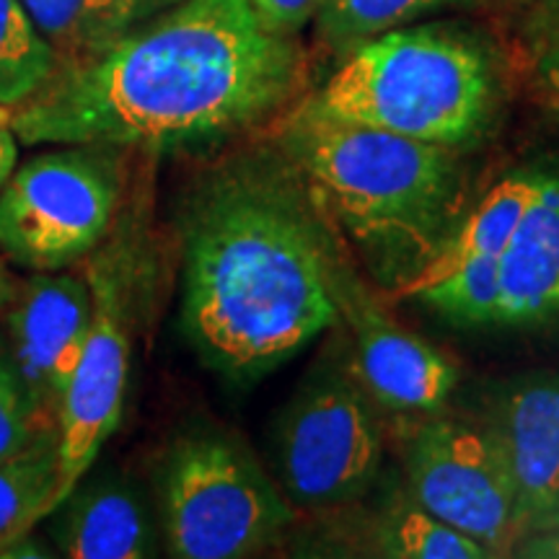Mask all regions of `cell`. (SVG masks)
<instances>
[{"mask_svg":"<svg viewBox=\"0 0 559 559\" xmlns=\"http://www.w3.org/2000/svg\"><path fill=\"white\" fill-rule=\"evenodd\" d=\"M539 179L542 164H534L510 171L508 177L495 181L485 192V198L461 218L459 228L453 230V236L445 241L436 260L419 275L412 277L409 283H404L402 288L391 290L389 296L407 300L412 293L443 283L456 272L474 267V264H498L515 226H519L523 213L534 200Z\"/></svg>","mask_w":559,"mask_h":559,"instance_id":"cell-15","label":"cell"},{"mask_svg":"<svg viewBox=\"0 0 559 559\" xmlns=\"http://www.w3.org/2000/svg\"><path fill=\"white\" fill-rule=\"evenodd\" d=\"M19 160V138L13 130V109L0 104V190L16 169Z\"/></svg>","mask_w":559,"mask_h":559,"instance_id":"cell-23","label":"cell"},{"mask_svg":"<svg viewBox=\"0 0 559 559\" xmlns=\"http://www.w3.org/2000/svg\"><path fill=\"white\" fill-rule=\"evenodd\" d=\"M330 285L337 321L345 324L353 342L347 353L349 368L370 400L404 417L443 409L459 386L456 360L391 317L379 296L358 277L337 230L330 249Z\"/></svg>","mask_w":559,"mask_h":559,"instance_id":"cell-9","label":"cell"},{"mask_svg":"<svg viewBox=\"0 0 559 559\" xmlns=\"http://www.w3.org/2000/svg\"><path fill=\"white\" fill-rule=\"evenodd\" d=\"M536 73H539L544 99L559 115V37L544 50Z\"/></svg>","mask_w":559,"mask_h":559,"instance_id":"cell-24","label":"cell"},{"mask_svg":"<svg viewBox=\"0 0 559 559\" xmlns=\"http://www.w3.org/2000/svg\"><path fill=\"white\" fill-rule=\"evenodd\" d=\"M120 202V171L99 145L47 151L0 190V249L21 267L58 272L96 249Z\"/></svg>","mask_w":559,"mask_h":559,"instance_id":"cell-7","label":"cell"},{"mask_svg":"<svg viewBox=\"0 0 559 559\" xmlns=\"http://www.w3.org/2000/svg\"><path fill=\"white\" fill-rule=\"evenodd\" d=\"M55 513V536L66 557L143 559L156 547L143 500L124 481H79Z\"/></svg>","mask_w":559,"mask_h":559,"instance_id":"cell-14","label":"cell"},{"mask_svg":"<svg viewBox=\"0 0 559 559\" xmlns=\"http://www.w3.org/2000/svg\"><path fill=\"white\" fill-rule=\"evenodd\" d=\"M160 521L171 557L241 559L280 542L296 513L239 440L194 432L166 456Z\"/></svg>","mask_w":559,"mask_h":559,"instance_id":"cell-5","label":"cell"},{"mask_svg":"<svg viewBox=\"0 0 559 559\" xmlns=\"http://www.w3.org/2000/svg\"><path fill=\"white\" fill-rule=\"evenodd\" d=\"M45 445H55V438H47L34 425L16 370L0 360V464L29 456Z\"/></svg>","mask_w":559,"mask_h":559,"instance_id":"cell-21","label":"cell"},{"mask_svg":"<svg viewBox=\"0 0 559 559\" xmlns=\"http://www.w3.org/2000/svg\"><path fill=\"white\" fill-rule=\"evenodd\" d=\"M513 555L521 557H544V559H559V526L549 531H539L531 534L515 547Z\"/></svg>","mask_w":559,"mask_h":559,"instance_id":"cell-25","label":"cell"},{"mask_svg":"<svg viewBox=\"0 0 559 559\" xmlns=\"http://www.w3.org/2000/svg\"><path fill=\"white\" fill-rule=\"evenodd\" d=\"M306 86L296 37L249 0H177L13 109L24 145L181 148L275 120Z\"/></svg>","mask_w":559,"mask_h":559,"instance_id":"cell-1","label":"cell"},{"mask_svg":"<svg viewBox=\"0 0 559 559\" xmlns=\"http://www.w3.org/2000/svg\"><path fill=\"white\" fill-rule=\"evenodd\" d=\"M559 321V164H542L534 200L495 264L485 330H542Z\"/></svg>","mask_w":559,"mask_h":559,"instance_id":"cell-13","label":"cell"},{"mask_svg":"<svg viewBox=\"0 0 559 559\" xmlns=\"http://www.w3.org/2000/svg\"><path fill=\"white\" fill-rule=\"evenodd\" d=\"M280 151L386 293L428 267L466 215L469 177L456 148L300 107Z\"/></svg>","mask_w":559,"mask_h":559,"instance_id":"cell-3","label":"cell"},{"mask_svg":"<svg viewBox=\"0 0 559 559\" xmlns=\"http://www.w3.org/2000/svg\"><path fill=\"white\" fill-rule=\"evenodd\" d=\"M267 29L296 37L317 16L321 0H249Z\"/></svg>","mask_w":559,"mask_h":559,"instance_id":"cell-22","label":"cell"},{"mask_svg":"<svg viewBox=\"0 0 559 559\" xmlns=\"http://www.w3.org/2000/svg\"><path fill=\"white\" fill-rule=\"evenodd\" d=\"M481 423L508 469L523 539L559 526V373L500 386Z\"/></svg>","mask_w":559,"mask_h":559,"instance_id":"cell-12","label":"cell"},{"mask_svg":"<svg viewBox=\"0 0 559 559\" xmlns=\"http://www.w3.org/2000/svg\"><path fill=\"white\" fill-rule=\"evenodd\" d=\"M407 417L402 464L412 500L492 557L513 555L523 539L513 487L487 425L440 409Z\"/></svg>","mask_w":559,"mask_h":559,"instance_id":"cell-8","label":"cell"},{"mask_svg":"<svg viewBox=\"0 0 559 559\" xmlns=\"http://www.w3.org/2000/svg\"><path fill=\"white\" fill-rule=\"evenodd\" d=\"M370 555L389 559H489L492 555L449 523L428 513L412 495L394 492L368 521Z\"/></svg>","mask_w":559,"mask_h":559,"instance_id":"cell-17","label":"cell"},{"mask_svg":"<svg viewBox=\"0 0 559 559\" xmlns=\"http://www.w3.org/2000/svg\"><path fill=\"white\" fill-rule=\"evenodd\" d=\"M11 300H13V285L9 283V277L3 275V270H0V309L9 306Z\"/></svg>","mask_w":559,"mask_h":559,"instance_id":"cell-26","label":"cell"},{"mask_svg":"<svg viewBox=\"0 0 559 559\" xmlns=\"http://www.w3.org/2000/svg\"><path fill=\"white\" fill-rule=\"evenodd\" d=\"M472 3L477 0H321L313 19L321 39L330 41L334 50L349 52L362 41L407 26L425 13Z\"/></svg>","mask_w":559,"mask_h":559,"instance_id":"cell-19","label":"cell"},{"mask_svg":"<svg viewBox=\"0 0 559 559\" xmlns=\"http://www.w3.org/2000/svg\"><path fill=\"white\" fill-rule=\"evenodd\" d=\"M332 236L283 151L202 181L185 221V324L215 368L260 376L330 330Z\"/></svg>","mask_w":559,"mask_h":559,"instance_id":"cell-2","label":"cell"},{"mask_svg":"<svg viewBox=\"0 0 559 559\" xmlns=\"http://www.w3.org/2000/svg\"><path fill=\"white\" fill-rule=\"evenodd\" d=\"M145 3H148L153 11H160V9H166V5L177 3V0H145Z\"/></svg>","mask_w":559,"mask_h":559,"instance_id":"cell-27","label":"cell"},{"mask_svg":"<svg viewBox=\"0 0 559 559\" xmlns=\"http://www.w3.org/2000/svg\"><path fill=\"white\" fill-rule=\"evenodd\" d=\"M21 5L52 47L58 68L94 58L153 13L145 0H21Z\"/></svg>","mask_w":559,"mask_h":559,"instance_id":"cell-16","label":"cell"},{"mask_svg":"<svg viewBox=\"0 0 559 559\" xmlns=\"http://www.w3.org/2000/svg\"><path fill=\"white\" fill-rule=\"evenodd\" d=\"M88 283L94 317L86 347L60 402L52 513L86 477L102 445L117 430L128 389L130 332L120 277L111 270H94Z\"/></svg>","mask_w":559,"mask_h":559,"instance_id":"cell-10","label":"cell"},{"mask_svg":"<svg viewBox=\"0 0 559 559\" xmlns=\"http://www.w3.org/2000/svg\"><path fill=\"white\" fill-rule=\"evenodd\" d=\"M381 461V417L347 353L321 360L277 417L272 464L280 492L309 513L342 508L373 487Z\"/></svg>","mask_w":559,"mask_h":559,"instance_id":"cell-6","label":"cell"},{"mask_svg":"<svg viewBox=\"0 0 559 559\" xmlns=\"http://www.w3.org/2000/svg\"><path fill=\"white\" fill-rule=\"evenodd\" d=\"M55 445L0 464V551L24 539L52 513Z\"/></svg>","mask_w":559,"mask_h":559,"instance_id":"cell-20","label":"cell"},{"mask_svg":"<svg viewBox=\"0 0 559 559\" xmlns=\"http://www.w3.org/2000/svg\"><path fill=\"white\" fill-rule=\"evenodd\" d=\"M94 296L79 275L37 272L13 293L9 332L16 370L34 425L58 436L60 402L86 347Z\"/></svg>","mask_w":559,"mask_h":559,"instance_id":"cell-11","label":"cell"},{"mask_svg":"<svg viewBox=\"0 0 559 559\" xmlns=\"http://www.w3.org/2000/svg\"><path fill=\"white\" fill-rule=\"evenodd\" d=\"M55 73L58 58L21 0H0V104L19 109L37 96Z\"/></svg>","mask_w":559,"mask_h":559,"instance_id":"cell-18","label":"cell"},{"mask_svg":"<svg viewBox=\"0 0 559 559\" xmlns=\"http://www.w3.org/2000/svg\"><path fill=\"white\" fill-rule=\"evenodd\" d=\"M304 109L466 151L492 135L502 81L492 52L472 34L400 26L353 47Z\"/></svg>","mask_w":559,"mask_h":559,"instance_id":"cell-4","label":"cell"}]
</instances>
